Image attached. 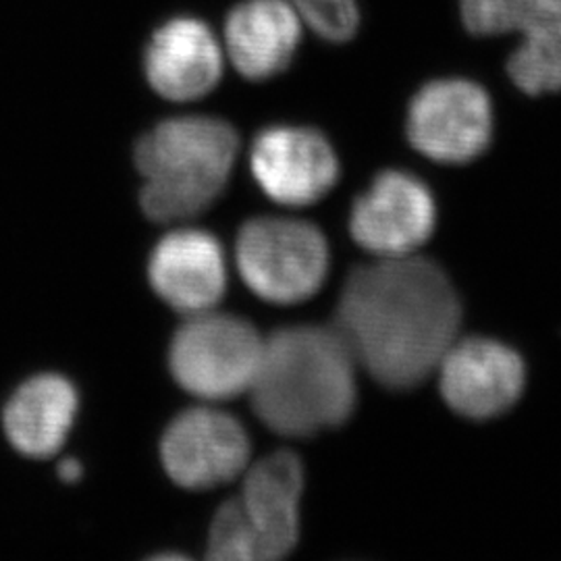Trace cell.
<instances>
[{
  "label": "cell",
  "instance_id": "12",
  "mask_svg": "<svg viewBox=\"0 0 561 561\" xmlns=\"http://www.w3.org/2000/svg\"><path fill=\"white\" fill-rule=\"evenodd\" d=\"M144 73L162 99L198 101L221 81V46L204 21L173 18L146 44Z\"/></svg>",
  "mask_w": 561,
  "mask_h": 561
},
{
  "label": "cell",
  "instance_id": "11",
  "mask_svg": "<svg viewBox=\"0 0 561 561\" xmlns=\"http://www.w3.org/2000/svg\"><path fill=\"white\" fill-rule=\"evenodd\" d=\"M250 167L264 194L285 206L321 201L340 178L331 144L310 127H266L252 144Z\"/></svg>",
  "mask_w": 561,
  "mask_h": 561
},
{
  "label": "cell",
  "instance_id": "10",
  "mask_svg": "<svg viewBox=\"0 0 561 561\" xmlns=\"http://www.w3.org/2000/svg\"><path fill=\"white\" fill-rule=\"evenodd\" d=\"M162 466L185 489H210L233 481L250 460V442L233 416L196 408L180 414L164 431Z\"/></svg>",
  "mask_w": 561,
  "mask_h": 561
},
{
  "label": "cell",
  "instance_id": "14",
  "mask_svg": "<svg viewBox=\"0 0 561 561\" xmlns=\"http://www.w3.org/2000/svg\"><path fill=\"white\" fill-rule=\"evenodd\" d=\"M154 291L183 314L213 310L225 294L221 243L206 231L181 229L164 236L148 264Z\"/></svg>",
  "mask_w": 561,
  "mask_h": 561
},
{
  "label": "cell",
  "instance_id": "17",
  "mask_svg": "<svg viewBox=\"0 0 561 561\" xmlns=\"http://www.w3.org/2000/svg\"><path fill=\"white\" fill-rule=\"evenodd\" d=\"M208 558L217 561H259L256 545L238 500L225 503L217 512L208 535Z\"/></svg>",
  "mask_w": 561,
  "mask_h": 561
},
{
  "label": "cell",
  "instance_id": "2",
  "mask_svg": "<svg viewBox=\"0 0 561 561\" xmlns=\"http://www.w3.org/2000/svg\"><path fill=\"white\" fill-rule=\"evenodd\" d=\"M356 360L333 327H287L264 340L252 408L283 437H310L356 408Z\"/></svg>",
  "mask_w": 561,
  "mask_h": 561
},
{
  "label": "cell",
  "instance_id": "3",
  "mask_svg": "<svg viewBox=\"0 0 561 561\" xmlns=\"http://www.w3.org/2000/svg\"><path fill=\"white\" fill-rule=\"evenodd\" d=\"M238 148L236 129L217 117H173L152 127L136 146L144 213L159 222L204 213L221 196Z\"/></svg>",
  "mask_w": 561,
  "mask_h": 561
},
{
  "label": "cell",
  "instance_id": "16",
  "mask_svg": "<svg viewBox=\"0 0 561 561\" xmlns=\"http://www.w3.org/2000/svg\"><path fill=\"white\" fill-rule=\"evenodd\" d=\"M78 412L73 385L42 375L23 382L4 408V433L11 445L30 458H50L67 439Z\"/></svg>",
  "mask_w": 561,
  "mask_h": 561
},
{
  "label": "cell",
  "instance_id": "8",
  "mask_svg": "<svg viewBox=\"0 0 561 561\" xmlns=\"http://www.w3.org/2000/svg\"><path fill=\"white\" fill-rule=\"evenodd\" d=\"M445 403L468 421H493L522 400L528 368L518 350L493 337H458L437 366Z\"/></svg>",
  "mask_w": 561,
  "mask_h": 561
},
{
  "label": "cell",
  "instance_id": "15",
  "mask_svg": "<svg viewBox=\"0 0 561 561\" xmlns=\"http://www.w3.org/2000/svg\"><path fill=\"white\" fill-rule=\"evenodd\" d=\"M300 41V11L291 0H241L225 21L229 59L245 80L283 73Z\"/></svg>",
  "mask_w": 561,
  "mask_h": 561
},
{
  "label": "cell",
  "instance_id": "4",
  "mask_svg": "<svg viewBox=\"0 0 561 561\" xmlns=\"http://www.w3.org/2000/svg\"><path fill=\"white\" fill-rule=\"evenodd\" d=\"M470 38L503 41V78L524 99L561 94V0H458Z\"/></svg>",
  "mask_w": 561,
  "mask_h": 561
},
{
  "label": "cell",
  "instance_id": "13",
  "mask_svg": "<svg viewBox=\"0 0 561 561\" xmlns=\"http://www.w3.org/2000/svg\"><path fill=\"white\" fill-rule=\"evenodd\" d=\"M301 491L304 468L291 451H277L250 468L238 503L259 561L280 560L298 545Z\"/></svg>",
  "mask_w": 561,
  "mask_h": 561
},
{
  "label": "cell",
  "instance_id": "9",
  "mask_svg": "<svg viewBox=\"0 0 561 561\" xmlns=\"http://www.w3.org/2000/svg\"><path fill=\"white\" fill-rule=\"evenodd\" d=\"M437 227V204L419 178L385 171L354 202L350 231L364 250L379 259L416 254Z\"/></svg>",
  "mask_w": 561,
  "mask_h": 561
},
{
  "label": "cell",
  "instance_id": "5",
  "mask_svg": "<svg viewBox=\"0 0 561 561\" xmlns=\"http://www.w3.org/2000/svg\"><path fill=\"white\" fill-rule=\"evenodd\" d=\"M264 340L254 324L233 314L201 312L171 341L169 368L185 391L202 400H231L256 379Z\"/></svg>",
  "mask_w": 561,
  "mask_h": 561
},
{
  "label": "cell",
  "instance_id": "18",
  "mask_svg": "<svg viewBox=\"0 0 561 561\" xmlns=\"http://www.w3.org/2000/svg\"><path fill=\"white\" fill-rule=\"evenodd\" d=\"M312 30L329 42L354 38L360 25V9L356 0H291Z\"/></svg>",
  "mask_w": 561,
  "mask_h": 561
},
{
  "label": "cell",
  "instance_id": "1",
  "mask_svg": "<svg viewBox=\"0 0 561 561\" xmlns=\"http://www.w3.org/2000/svg\"><path fill=\"white\" fill-rule=\"evenodd\" d=\"M335 329L382 387L414 389L460 337V296L437 262L416 254L356 268L343 285Z\"/></svg>",
  "mask_w": 561,
  "mask_h": 561
},
{
  "label": "cell",
  "instance_id": "6",
  "mask_svg": "<svg viewBox=\"0 0 561 561\" xmlns=\"http://www.w3.org/2000/svg\"><path fill=\"white\" fill-rule=\"evenodd\" d=\"M497 108L491 92L470 78L426 81L408 106L405 134L422 157L442 164H468L493 144Z\"/></svg>",
  "mask_w": 561,
  "mask_h": 561
},
{
  "label": "cell",
  "instance_id": "7",
  "mask_svg": "<svg viewBox=\"0 0 561 561\" xmlns=\"http://www.w3.org/2000/svg\"><path fill=\"white\" fill-rule=\"evenodd\" d=\"M238 266L248 287L262 300L296 304L321 289L329 248L310 222L261 217L241 227Z\"/></svg>",
  "mask_w": 561,
  "mask_h": 561
},
{
  "label": "cell",
  "instance_id": "19",
  "mask_svg": "<svg viewBox=\"0 0 561 561\" xmlns=\"http://www.w3.org/2000/svg\"><path fill=\"white\" fill-rule=\"evenodd\" d=\"M59 477L65 482L80 481L81 466L78 460H65L59 466Z\"/></svg>",
  "mask_w": 561,
  "mask_h": 561
}]
</instances>
